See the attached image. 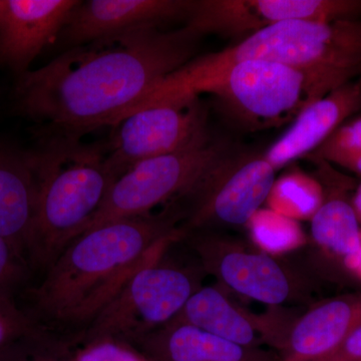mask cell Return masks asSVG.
Wrapping results in <instances>:
<instances>
[{"label": "cell", "instance_id": "cell-1", "mask_svg": "<svg viewBox=\"0 0 361 361\" xmlns=\"http://www.w3.org/2000/svg\"><path fill=\"white\" fill-rule=\"evenodd\" d=\"M199 35L148 25L71 47L20 75L21 110L47 135L82 137L128 115L161 80L193 59Z\"/></svg>", "mask_w": 361, "mask_h": 361}, {"label": "cell", "instance_id": "cell-2", "mask_svg": "<svg viewBox=\"0 0 361 361\" xmlns=\"http://www.w3.org/2000/svg\"><path fill=\"white\" fill-rule=\"evenodd\" d=\"M179 218L145 215L104 223L73 240L27 291L26 314L40 331L75 348L130 276L169 242Z\"/></svg>", "mask_w": 361, "mask_h": 361}, {"label": "cell", "instance_id": "cell-3", "mask_svg": "<svg viewBox=\"0 0 361 361\" xmlns=\"http://www.w3.org/2000/svg\"><path fill=\"white\" fill-rule=\"evenodd\" d=\"M246 61L324 71L349 82L361 66V23L350 20L275 23L234 47L188 61L149 90L132 111L198 97L225 71Z\"/></svg>", "mask_w": 361, "mask_h": 361}, {"label": "cell", "instance_id": "cell-4", "mask_svg": "<svg viewBox=\"0 0 361 361\" xmlns=\"http://www.w3.org/2000/svg\"><path fill=\"white\" fill-rule=\"evenodd\" d=\"M27 157L37 183L27 263L44 272L85 231L118 177L106 161L108 147L75 135H47Z\"/></svg>", "mask_w": 361, "mask_h": 361}, {"label": "cell", "instance_id": "cell-5", "mask_svg": "<svg viewBox=\"0 0 361 361\" xmlns=\"http://www.w3.org/2000/svg\"><path fill=\"white\" fill-rule=\"evenodd\" d=\"M348 82L324 71L305 70L266 61L236 63L204 92L255 129L283 125L308 106Z\"/></svg>", "mask_w": 361, "mask_h": 361}, {"label": "cell", "instance_id": "cell-6", "mask_svg": "<svg viewBox=\"0 0 361 361\" xmlns=\"http://www.w3.org/2000/svg\"><path fill=\"white\" fill-rule=\"evenodd\" d=\"M177 241L169 242L135 271L104 308L80 344L111 339L134 346L179 314L201 288L200 268L165 261Z\"/></svg>", "mask_w": 361, "mask_h": 361}, {"label": "cell", "instance_id": "cell-7", "mask_svg": "<svg viewBox=\"0 0 361 361\" xmlns=\"http://www.w3.org/2000/svg\"><path fill=\"white\" fill-rule=\"evenodd\" d=\"M228 159L224 149L208 142L198 148L140 161L114 183L84 232L111 221L149 215L160 204L186 198Z\"/></svg>", "mask_w": 361, "mask_h": 361}, {"label": "cell", "instance_id": "cell-8", "mask_svg": "<svg viewBox=\"0 0 361 361\" xmlns=\"http://www.w3.org/2000/svg\"><path fill=\"white\" fill-rule=\"evenodd\" d=\"M113 127L106 161L118 178L140 161L209 142L198 97L145 106Z\"/></svg>", "mask_w": 361, "mask_h": 361}, {"label": "cell", "instance_id": "cell-9", "mask_svg": "<svg viewBox=\"0 0 361 361\" xmlns=\"http://www.w3.org/2000/svg\"><path fill=\"white\" fill-rule=\"evenodd\" d=\"M185 241L202 269L240 295L280 305L296 293V278L276 259L239 240L209 231L185 233Z\"/></svg>", "mask_w": 361, "mask_h": 361}, {"label": "cell", "instance_id": "cell-10", "mask_svg": "<svg viewBox=\"0 0 361 361\" xmlns=\"http://www.w3.org/2000/svg\"><path fill=\"white\" fill-rule=\"evenodd\" d=\"M275 169L264 157L228 159L186 198L191 200L183 233L203 231L217 225H247L267 201Z\"/></svg>", "mask_w": 361, "mask_h": 361}, {"label": "cell", "instance_id": "cell-11", "mask_svg": "<svg viewBox=\"0 0 361 361\" xmlns=\"http://www.w3.org/2000/svg\"><path fill=\"white\" fill-rule=\"evenodd\" d=\"M361 11L353 0H201L193 1L188 30L204 33L248 35L286 20H349Z\"/></svg>", "mask_w": 361, "mask_h": 361}, {"label": "cell", "instance_id": "cell-12", "mask_svg": "<svg viewBox=\"0 0 361 361\" xmlns=\"http://www.w3.org/2000/svg\"><path fill=\"white\" fill-rule=\"evenodd\" d=\"M77 0H0V61L20 75L54 44Z\"/></svg>", "mask_w": 361, "mask_h": 361}, {"label": "cell", "instance_id": "cell-13", "mask_svg": "<svg viewBox=\"0 0 361 361\" xmlns=\"http://www.w3.org/2000/svg\"><path fill=\"white\" fill-rule=\"evenodd\" d=\"M193 1L187 0H90L71 11L59 37L73 47L142 26L187 18Z\"/></svg>", "mask_w": 361, "mask_h": 361}, {"label": "cell", "instance_id": "cell-14", "mask_svg": "<svg viewBox=\"0 0 361 361\" xmlns=\"http://www.w3.org/2000/svg\"><path fill=\"white\" fill-rule=\"evenodd\" d=\"M360 108L361 84L348 82L308 104L263 157L275 170L281 169L319 148Z\"/></svg>", "mask_w": 361, "mask_h": 361}, {"label": "cell", "instance_id": "cell-15", "mask_svg": "<svg viewBox=\"0 0 361 361\" xmlns=\"http://www.w3.org/2000/svg\"><path fill=\"white\" fill-rule=\"evenodd\" d=\"M361 325V294L329 299L301 316L287 334L278 361H318Z\"/></svg>", "mask_w": 361, "mask_h": 361}, {"label": "cell", "instance_id": "cell-16", "mask_svg": "<svg viewBox=\"0 0 361 361\" xmlns=\"http://www.w3.org/2000/svg\"><path fill=\"white\" fill-rule=\"evenodd\" d=\"M149 361H278L279 355L246 348L189 324L169 322L134 346Z\"/></svg>", "mask_w": 361, "mask_h": 361}, {"label": "cell", "instance_id": "cell-17", "mask_svg": "<svg viewBox=\"0 0 361 361\" xmlns=\"http://www.w3.org/2000/svg\"><path fill=\"white\" fill-rule=\"evenodd\" d=\"M35 207L37 183L27 153L0 148V236L27 265Z\"/></svg>", "mask_w": 361, "mask_h": 361}, {"label": "cell", "instance_id": "cell-18", "mask_svg": "<svg viewBox=\"0 0 361 361\" xmlns=\"http://www.w3.org/2000/svg\"><path fill=\"white\" fill-rule=\"evenodd\" d=\"M170 322L189 324L246 348L264 343L278 348L276 338L245 311L240 310L216 287H201Z\"/></svg>", "mask_w": 361, "mask_h": 361}, {"label": "cell", "instance_id": "cell-19", "mask_svg": "<svg viewBox=\"0 0 361 361\" xmlns=\"http://www.w3.org/2000/svg\"><path fill=\"white\" fill-rule=\"evenodd\" d=\"M360 224L351 202L334 195L325 197L311 218V235L325 253L344 262L360 249Z\"/></svg>", "mask_w": 361, "mask_h": 361}, {"label": "cell", "instance_id": "cell-20", "mask_svg": "<svg viewBox=\"0 0 361 361\" xmlns=\"http://www.w3.org/2000/svg\"><path fill=\"white\" fill-rule=\"evenodd\" d=\"M324 199L317 180L295 171L275 180L266 202L270 210L297 221L311 219Z\"/></svg>", "mask_w": 361, "mask_h": 361}, {"label": "cell", "instance_id": "cell-21", "mask_svg": "<svg viewBox=\"0 0 361 361\" xmlns=\"http://www.w3.org/2000/svg\"><path fill=\"white\" fill-rule=\"evenodd\" d=\"M247 227L254 241L270 251L289 249L303 241L297 221L285 217L270 209H260L252 216Z\"/></svg>", "mask_w": 361, "mask_h": 361}, {"label": "cell", "instance_id": "cell-22", "mask_svg": "<svg viewBox=\"0 0 361 361\" xmlns=\"http://www.w3.org/2000/svg\"><path fill=\"white\" fill-rule=\"evenodd\" d=\"M68 348L44 332H37L1 349L0 361H66Z\"/></svg>", "mask_w": 361, "mask_h": 361}, {"label": "cell", "instance_id": "cell-23", "mask_svg": "<svg viewBox=\"0 0 361 361\" xmlns=\"http://www.w3.org/2000/svg\"><path fill=\"white\" fill-rule=\"evenodd\" d=\"M66 361H149L140 351L129 345L111 339L80 344L68 348Z\"/></svg>", "mask_w": 361, "mask_h": 361}, {"label": "cell", "instance_id": "cell-24", "mask_svg": "<svg viewBox=\"0 0 361 361\" xmlns=\"http://www.w3.org/2000/svg\"><path fill=\"white\" fill-rule=\"evenodd\" d=\"M40 331L39 327L18 307L14 298L0 295V350L13 342Z\"/></svg>", "mask_w": 361, "mask_h": 361}, {"label": "cell", "instance_id": "cell-25", "mask_svg": "<svg viewBox=\"0 0 361 361\" xmlns=\"http://www.w3.org/2000/svg\"><path fill=\"white\" fill-rule=\"evenodd\" d=\"M30 270L13 247L0 236V295L14 298Z\"/></svg>", "mask_w": 361, "mask_h": 361}, {"label": "cell", "instance_id": "cell-26", "mask_svg": "<svg viewBox=\"0 0 361 361\" xmlns=\"http://www.w3.org/2000/svg\"><path fill=\"white\" fill-rule=\"evenodd\" d=\"M361 152V118L341 126L318 148V157L331 161L344 154Z\"/></svg>", "mask_w": 361, "mask_h": 361}, {"label": "cell", "instance_id": "cell-27", "mask_svg": "<svg viewBox=\"0 0 361 361\" xmlns=\"http://www.w3.org/2000/svg\"><path fill=\"white\" fill-rule=\"evenodd\" d=\"M318 361H361V325L331 355Z\"/></svg>", "mask_w": 361, "mask_h": 361}, {"label": "cell", "instance_id": "cell-28", "mask_svg": "<svg viewBox=\"0 0 361 361\" xmlns=\"http://www.w3.org/2000/svg\"><path fill=\"white\" fill-rule=\"evenodd\" d=\"M344 265H345L346 269L349 272L353 273L356 278L361 279V236L360 249H358L355 255L344 261Z\"/></svg>", "mask_w": 361, "mask_h": 361}, {"label": "cell", "instance_id": "cell-29", "mask_svg": "<svg viewBox=\"0 0 361 361\" xmlns=\"http://www.w3.org/2000/svg\"><path fill=\"white\" fill-rule=\"evenodd\" d=\"M351 205L355 209L356 217L358 221L361 223V184L358 186L356 190L355 197H353V201H351Z\"/></svg>", "mask_w": 361, "mask_h": 361}]
</instances>
